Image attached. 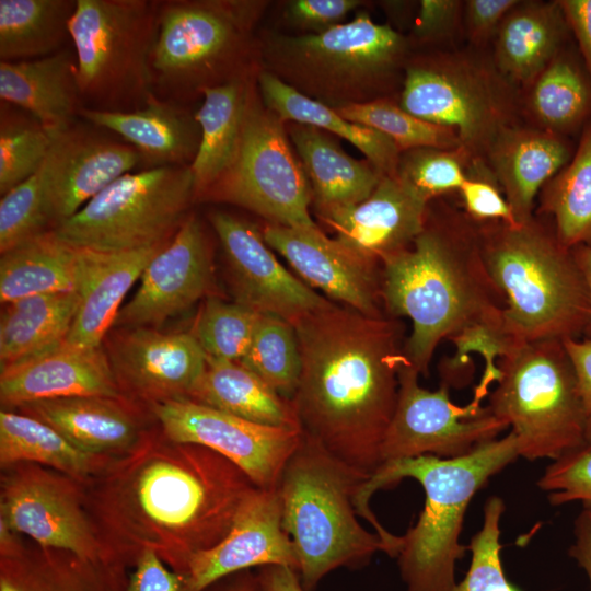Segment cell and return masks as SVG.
<instances>
[{
    "label": "cell",
    "instance_id": "56",
    "mask_svg": "<svg viewBox=\"0 0 591 591\" xmlns=\"http://www.w3.org/2000/svg\"><path fill=\"white\" fill-rule=\"evenodd\" d=\"M591 81V0H558Z\"/></svg>",
    "mask_w": 591,
    "mask_h": 591
},
{
    "label": "cell",
    "instance_id": "13",
    "mask_svg": "<svg viewBox=\"0 0 591 591\" xmlns=\"http://www.w3.org/2000/svg\"><path fill=\"white\" fill-rule=\"evenodd\" d=\"M201 199L245 208L269 224L313 228L312 192L293 154L285 121L248 91L242 139L230 170Z\"/></svg>",
    "mask_w": 591,
    "mask_h": 591
},
{
    "label": "cell",
    "instance_id": "12",
    "mask_svg": "<svg viewBox=\"0 0 591 591\" xmlns=\"http://www.w3.org/2000/svg\"><path fill=\"white\" fill-rule=\"evenodd\" d=\"M406 48L398 32L361 13L323 32L279 38L271 54L293 84L301 83L311 94L339 99L343 106L362 102L366 91L393 74Z\"/></svg>",
    "mask_w": 591,
    "mask_h": 591
},
{
    "label": "cell",
    "instance_id": "44",
    "mask_svg": "<svg viewBox=\"0 0 591 591\" xmlns=\"http://www.w3.org/2000/svg\"><path fill=\"white\" fill-rule=\"evenodd\" d=\"M28 113L1 102L0 194L1 196L33 176L45 162L55 141Z\"/></svg>",
    "mask_w": 591,
    "mask_h": 591
},
{
    "label": "cell",
    "instance_id": "52",
    "mask_svg": "<svg viewBox=\"0 0 591 591\" xmlns=\"http://www.w3.org/2000/svg\"><path fill=\"white\" fill-rule=\"evenodd\" d=\"M519 0H466L463 28L473 47L482 49L493 39L506 15Z\"/></svg>",
    "mask_w": 591,
    "mask_h": 591
},
{
    "label": "cell",
    "instance_id": "34",
    "mask_svg": "<svg viewBox=\"0 0 591 591\" xmlns=\"http://www.w3.org/2000/svg\"><path fill=\"white\" fill-rule=\"evenodd\" d=\"M188 399L258 425L301 430L292 399L239 361L207 358L206 370Z\"/></svg>",
    "mask_w": 591,
    "mask_h": 591
},
{
    "label": "cell",
    "instance_id": "57",
    "mask_svg": "<svg viewBox=\"0 0 591 591\" xmlns=\"http://www.w3.org/2000/svg\"><path fill=\"white\" fill-rule=\"evenodd\" d=\"M573 543L569 555L586 571L591 591V510L582 509L575 520Z\"/></svg>",
    "mask_w": 591,
    "mask_h": 591
},
{
    "label": "cell",
    "instance_id": "18",
    "mask_svg": "<svg viewBox=\"0 0 591 591\" xmlns=\"http://www.w3.org/2000/svg\"><path fill=\"white\" fill-rule=\"evenodd\" d=\"M209 221L224 255L235 302L292 324L332 303L292 275L252 223L224 211H212Z\"/></svg>",
    "mask_w": 591,
    "mask_h": 591
},
{
    "label": "cell",
    "instance_id": "20",
    "mask_svg": "<svg viewBox=\"0 0 591 591\" xmlns=\"http://www.w3.org/2000/svg\"><path fill=\"white\" fill-rule=\"evenodd\" d=\"M262 234L311 288L366 316H387L382 303L381 267L328 237L318 225L268 223Z\"/></svg>",
    "mask_w": 591,
    "mask_h": 591
},
{
    "label": "cell",
    "instance_id": "5",
    "mask_svg": "<svg viewBox=\"0 0 591 591\" xmlns=\"http://www.w3.org/2000/svg\"><path fill=\"white\" fill-rule=\"evenodd\" d=\"M475 223L483 260L505 300L503 332L512 347L591 337L583 275L552 224L535 215L521 224Z\"/></svg>",
    "mask_w": 591,
    "mask_h": 591
},
{
    "label": "cell",
    "instance_id": "42",
    "mask_svg": "<svg viewBox=\"0 0 591 591\" xmlns=\"http://www.w3.org/2000/svg\"><path fill=\"white\" fill-rule=\"evenodd\" d=\"M239 362L277 393L292 399L302 369L293 324L274 314H262L251 347Z\"/></svg>",
    "mask_w": 591,
    "mask_h": 591
},
{
    "label": "cell",
    "instance_id": "41",
    "mask_svg": "<svg viewBox=\"0 0 591 591\" xmlns=\"http://www.w3.org/2000/svg\"><path fill=\"white\" fill-rule=\"evenodd\" d=\"M77 0H0V59L22 61L60 50Z\"/></svg>",
    "mask_w": 591,
    "mask_h": 591
},
{
    "label": "cell",
    "instance_id": "33",
    "mask_svg": "<svg viewBox=\"0 0 591 591\" xmlns=\"http://www.w3.org/2000/svg\"><path fill=\"white\" fill-rule=\"evenodd\" d=\"M248 91L243 78L200 90L204 101L195 114L200 127V141L189 165L196 199L204 197L237 157Z\"/></svg>",
    "mask_w": 591,
    "mask_h": 591
},
{
    "label": "cell",
    "instance_id": "2",
    "mask_svg": "<svg viewBox=\"0 0 591 591\" xmlns=\"http://www.w3.org/2000/svg\"><path fill=\"white\" fill-rule=\"evenodd\" d=\"M293 326L302 369L292 402L302 432L371 476L396 407L402 323L332 302Z\"/></svg>",
    "mask_w": 591,
    "mask_h": 591
},
{
    "label": "cell",
    "instance_id": "15",
    "mask_svg": "<svg viewBox=\"0 0 591 591\" xmlns=\"http://www.w3.org/2000/svg\"><path fill=\"white\" fill-rule=\"evenodd\" d=\"M1 471L0 517L15 532L27 535L42 547L119 566L111 560L85 508L82 483L30 462L15 463Z\"/></svg>",
    "mask_w": 591,
    "mask_h": 591
},
{
    "label": "cell",
    "instance_id": "55",
    "mask_svg": "<svg viewBox=\"0 0 591 591\" xmlns=\"http://www.w3.org/2000/svg\"><path fill=\"white\" fill-rule=\"evenodd\" d=\"M577 375L584 413V438L591 447V337L564 340Z\"/></svg>",
    "mask_w": 591,
    "mask_h": 591
},
{
    "label": "cell",
    "instance_id": "54",
    "mask_svg": "<svg viewBox=\"0 0 591 591\" xmlns=\"http://www.w3.org/2000/svg\"><path fill=\"white\" fill-rule=\"evenodd\" d=\"M357 0H296L290 2V19L304 27L323 32L335 25L359 5Z\"/></svg>",
    "mask_w": 591,
    "mask_h": 591
},
{
    "label": "cell",
    "instance_id": "37",
    "mask_svg": "<svg viewBox=\"0 0 591 591\" xmlns=\"http://www.w3.org/2000/svg\"><path fill=\"white\" fill-rule=\"evenodd\" d=\"M77 291L25 297L2 304L1 367L36 355L67 339L78 306Z\"/></svg>",
    "mask_w": 591,
    "mask_h": 591
},
{
    "label": "cell",
    "instance_id": "30",
    "mask_svg": "<svg viewBox=\"0 0 591 591\" xmlns=\"http://www.w3.org/2000/svg\"><path fill=\"white\" fill-rule=\"evenodd\" d=\"M569 32L558 0L519 1L493 39V60L523 89L565 48Z\"/></svg>",
    "mask_w": 591,
    "mask_h": 591
},
{
    "label": "cell",
    "instance_id": "11",
    "mask_svg": "<svg viewBox=\"0 0 591 591\" xmlns=\"http://www.w3.org/2000/svg\"><path fill=\"white\" fill-rule=\"evenodd\" d=\"M244 1H158L153 83L182 97L243 78L237 73L252 20Z\"/></svg>",
    "mask_w": 591,
    "mask_h": 591
},
{
    "label": "cell",
    "instance_id": "45",
    "mask_svg": "<svg viewBox=\"0 0 591 591\" xmlns=\"http://www.w3.org/2000/svg\"><path fill=\"white\" fill-rule=\"evenodd\" d=\"M260 316L239 302L208 297L192 333L207 358L240 361L251 347Z\"/></svg>",
    "mask_w": 591,
    "mask_h": 591
},
{
    "label": "cell",
    "instance_id": "9",
    "mask_svg": "<svg viewBox=\"0 0 591 591\" xmlns=\"http://www.w3.org/2000/svg\"><path fill=\"white\" fill-rule=\"evenodd\" d=\"M157 22L158 1L77 0L69 33L85 107L132 111L154 93Z\"/></svg>",
    "mask_w": 591,
    "mask_h": 591
},
{
    "label": "cell",
    "instance_id": "38",
    "mask_svg": "<svg viewBox=\"0 0 591 591\" xmlns=\"http://www.w3.org/2000/svg\"><path fill=\"white\" fill-rule=\"evenodd\" d=\"M521 104L532 126L565 137L591 116V81L563 49L522 89Z\"/></svg>",
    "mask_w": 591,
    "mask_h": 591
},
{
    "label": "cell",
    "instance_id": "28",
    "mask_svg": "<svg viewBox=\"0 0 591 591\" xmlns=\"http://www.w3.org/2000/svg\"><path fill=\"white\" fill-rule=\"evenodd\" d=\"M79 116L124 138L149 167L189 166L199 147L200 127L195 115L155 93L132 111L83 106Z\"/></svg>",
    "mask_w": 591,
    "mask_h": 591
},
{
    "label": "cell",
    "instance_id": "51",
    "mask_svg": "<svg viewBox=\"0 0 591 591\" xmlns=\"http://www.w3.org/2000/svg\"><path fill=\"white\" fill-rule=\"evenodd\" d=\"M463 5L460 0H421L415 22L419 40H447L463 27Z\"/></svg>",
    "mask_w": 591,
    "mask_h": 591
},
{
    "label": "cell",
    "instance_id": "32",
    "mask_svg": "<svg viewBox=\"0 0 591 591\" xmlns=\"http://www.w3.org/2000/svg\"><path fill=\"white\" fill-rule=\"evenodd\" d=\"M126 569L25 544L16 555L0 557V591H123Z\"/></svg>",
    "mask_w": 591,
    "mask_h": 591
},
{
    "label": "cell",
    "instance_id": "58",
    "mask_svg": "<svg viewBox=\"0 0 591 591\" xmlns=\"http://www.w3.org/2000/svg\"><path fill=\"white\" fill-rule=\"evenodd\" d=\"M256 576L263 591H304L298 571L287 566H263Z\"/></svg>",
    "mask_w": 591,
    "mask_h": 591
},
{
    "label": "cell",
    "instance_id": "14",
    "mask_svg": "<svg viewBox=\"0 0 591 591\" xmlns=\"http://www.w3.org/2000/svg\"><path fill=\"white\" fill-rule=\"evenodd\" d=\"M419 373L405 359L398 371L396 407L382 443V464L407 457L433 455L454 459L491 441L508 428L476 392L465 406L450 399L449 386L424 389ZM381 464V465H382Z\"/></svg>",
    "mask_w": 591,
    "mask_h": 591
},
{
    "label": "cell",
    "instance_id": "60",
    "mask_svg": "<svg viewBox=\"0 0 591 591\" xmlns=\"http://www.w3.org/2000/svg\"><path fill=\"white\" fill-rule=\"evenodd\" d=\"M24 545L25 543L20 538V534L0 517V557L16 555Z\"/></svg>",
    "mask_w": 591,
    "mask_h": 591
},
{
    "label": "cell",
    "instance_id": "8",
    "mask_svg": "<svg viewBox=\"0 0 591 591\" xmlns=\"http://www.w3.org/2000/svg\"><path fill=\"white\" fill-rule=\"evenodd\" d=\"M399 106L454 130L473 160L484 157L498 134L518 124L521 92L479 48L452 49L405 65Z\"/></svg>",
    "mask_w": 591,
    "mask_h": 591
},
{
    "label": "cell",
    "instance_id": "43",
    "mask_svg": "<svg viewBox=\"0 0 591 591\" xmlns=\"http://www.w3.org/2000/svg\"><path fill=\"white\" fill-rule=\"evenodd\" d=\"M335 109L346 119L385 135L401 152L416 148H461L454 130L422 120L386 99L350 103Z\"/></svg>",
    "mask_w": 591,
    "mask_h": 591
},
{
    "label": "cell",
    "instance_id": "27",
    "mask_svg": "<svg viewBox=\"0 0 591 591\" xmlns=\"http://www.w3.org/2000/svg\"><path fill=\"white\" fill-rule=\"evenodd\" d=\"M166 243L129 252H100L77 247V292L80 301L66 340L83 348L101 347L114 327L128 291Z\"/></svg>",
    "mask_w": 591,
    "mask_h": 591
},
{
    "label": "cell",
    "instance_id": "39",
    "mask_svg": "<svg viewBox=\"0 0 591 591\" xmlns=\"http://www.w3.org/2000/svg\"><path fill=\"white\" fill-rule=\"evenodd\" d=\"M112 459L82 452L53 427L32 416L12 409L0 412L1 468L30 462L56 470L83 484Z\"/></svg>",
    "mask_w": 591,
    "mask_h": 591
},
{
    "label": "cell",
    "instance_id": "49",
    "mask_svg": "<svg viewBox=\"0 0 591 591\" xmlns=\"http://www.w3.org/2000/svg\"><path fill=\"white\" fill-rule=\"evenodd\" d=\"M541 489L549 491L552 505L580 501L591 510V447L584 445L549 464L537 480Z\"/></svg>",
    "mask_w": 591,
    "mask_h": 591
},
{
    "label": "cell",
    "instance_id": "26",
    "mask_svg": "<svg viewBox=\"0 0 591 591\" xmlns=\"http://www.w3.org/2000/svg\"><path fill=\"white\" fill-rule=\"evenodd\" d=\"M571 157L564 136L518 123L498 134L484 161L521 224L534 217L541 189Z\"/></svg>",
    "mask_w": 591,
    "mask_h": 591
},
{
    "label": "cell",
    "instance_id": "25",
    "mask_svg": "<svg viewBox=\"0 0 591 591\" xmlns=\"http://www.w3.org/2000/svg\"><path fill=\"white\" fill-rule=\"evenodd\" d=\"M49 425L82 452L119 456L150 428L148 408L125 397L71 396L39 399L15 409Z\"/></svg>",
    "mask_w": 591,
    "mask_h": 591
},
{
    "label": "cell",
    "instance_id": "47",
    "mask_svg": "<svg viewBox=\"0 0 591 591\" xmlns=\"http://www.w3.org/2000/svg\"><path fill=\"white\" fill-rule=\"evenodd\" d=\"M50 221L40 171L1 196L0 253L47 231Z\"/></svg>",
    "mask_w": 591,
    "mask_h": 591
},
{
    "label": "cell",
    "instance_id": "40",
    "mask_svg": "<svg viewBox=\"0 0 591 591\" xmlns=\"http://www.w3.org/2000/svg\"><path fill=\"white\" fill-rule=\"evenodd\" d=\"M534 215L551 218L568 248L591 247V120L569 162L541 189Z\"/></svg>",
    "mask_w": 591,
    "mask_h": 591
},
{
    "label": "cell",
    "instance_id": "59",
    "mask_svg": "<svg viewBox=\"0 0 591 591\" xmlns=\"http://www.w3.org/2000/svg\"><path fill=\"white\" fill-rule=\"evenodd\" d=\"M205 591H263V589L256 573L247 569L220 579Z\"/></svg>",
    "mask_w": 591,
    "mask_h": 591
},
{
    "label": "cell",
    "instance_id": "21",
    "mask_svg": "<svg viewBox=\"0 0 591 591\" xmlns=\"http://www.w3.org/2000/svg\"><path fill=\"white\" fill-rule=\"evenodd\" d=\"M268 565L287 566L299 573L293 543L282 525L278 487H256L241 503L228 534L190 558L182 575L183 591H205L227 576Z\"/></svg>",
    "mask_w": 591,
    "mask_h": 591
},
{
    "label": "cell",
    "instance_id": "36",
    "mask_svg": "<svg viewBox=\"0 0 591 591\" xmlns=\"http://www.w3.org/2000/svg\"><path fill=\"white\" fill-rule=\"evenodd\" d=\"M78 279V248L50 230L1 254L0 301L77 291Z\"/></svg>",
    "mask_w": 591,
    "mask_h": 591
},
{
    "label": "cell",
    "instance_id": "10",
    "mask_svg": "<svg viewBox=\"0 0 591 591\" xmlns=\"http://www.w3.org/2000/svg\"><path fill=\"white\" fill-rule=\"evenodd\" d=\"M189 166L127 173L54 231L68 244L100 252H129L169 242L195 200Z\"/></svg>",
    "mask_w": 591,
    "mask_h": 591
},
{
    "label": "cell",
    "instance_id": "24",
    "mask_svg": "<svg viewBox=\"0 0 591 591\" xmlns=\"http://www.w3.org/2000/svg\"><path fill=\"white\" fill-rule=\"evenodd\" d=\"M429 204L397 176L384 175L366 200L317 217L336 240L382 267L422 231Z\"/></svg>",
    "mask_w": 591,
    "mask_h": 591
},
{
    "label": "cell",
    "instance_id": "3",
    "mask_svg": "<svg viewBox=\"0 0 591 591\" xmlns=\"http://www.w3.org/2000/svg\"><path fill=\"white\" fill-rule=\"evenodd\" d=\"M381 293L387 316L412 321L403 354L424 376L442 340L502 324L505 300L483 260L476 223L443 201L430 202L413 244L383 262Z\"/></svg>",
    "mask_w": 591,
    "mask_h": 591
},
{
    "label": "cell",
    "instance_id": "23",
    "mask_svg": "<svg viewBox=\"0 0 591 591\" xmlns=\"http://www.w3.org/2000/svg\"><path fill=\"white\" fill-rule=\"evenodd\" d=\"M71 396L124 397L106 350L83 348L63 340L36 355L1 367L2 409Z\"/></svg>",
    "mask_w": 591,
    "mask_h": 591
},
{
    "label": "cell",
    "instance_id": "31",
    "mask_svg": "<svg viewBox=\"0 0 591 591\" xmlns=\"http://www.w3.org/2000/svg\"><path fill=\"white\" fill-rule=\"evenodd\" d=\"M288 132L309 178L317 216L366 200L384 176L368 160L347 154L322 129L293 123Z\"/></svg>",
    "mask_w": 591,
    "mask_h": 591
},
{
    "label": "cell",
    "instance_id": "7",
    "mask_svg": "<svg viewBox=\"0 0 591 591\" xmlns=\"http://www.w3.org/2000/svg\"><path fill=\"white\" fill-rule=\"evenodd\" d=\"M491 413L511 428L519 456L557 460L584 445V413L564 340L518 345L497 361Z\"/></svg>",
    "mask_w": 591,
    "mask_h": 591
},
{
    "label": "cell",
    "instance_id": "29",
    "mask_svg": "<svg viewBox=\"0 0 591 591\" xmlns=\"http://www.w3.org/2000/svg\"><path fill=\"white\" fill-rule=\"evenodd\" d=\"M1 102L18 107L57 136L74 125L83 107L76 55L60 49L22 61H0Z\"/></svg>",
    "mask_w": 591,
    "mask_h": 591
},
{
    "label": "cell",
    "instance_id": "48",
    "mask_svg": "<svg viewBox=\"0 0 591 591\" xmlns=\"http://www.w3.org/2000/svg\"><path fill=\"white\" fill-rule=\"evenodd\" d=\"M503 511L501 498L487 499L483 525L467 547L472 552L467 573L453 591H518L505 576L501 565L500 519Z\"/></svg>",
    "mask_w": 591,
    "mask_h": 591
},
{
    "label": "cell",
    "instance_id": "1",
    "mask_svg": "<svg viewBox=\"0 0 591 591\" xmlns=\"http://www.w3.org/2000/svg\"><path fill=\"white\" fill-rule=\"evenodd\" d=\"M82 485L85 508L114 564L128 568L150 549L179 575L195 554L228 534L257 487L230 460L176 442L158 424Z\"/></svg>",
    "mask_w": 591,
    "mask_h": 591
},
{
    "label": "cell",
    "instance_id": "61",
    "mask_svg": "<svg viewBox=\"0 0 591 591\" xmlns=\"http://www.w3.org/2000/svg\"><path fill=\"white\" fill-rule=\"evenodd\" d=\"M571 250L583 275L591 301V247L580 245Z\"/></svg>",
    "mask_w": 591,
    "mask_h": 591
},
{
    "label": "cell",
    "instance_id": "16",
    "mask_svg": "<svg viewBox=\"0 0 591 591\" xmlns=\"http://www.w3.org/2000/svg\"><path fill=\"white\" fill-rule=\"evenodd\" d=\"M150 412L170 439L221 454L265 489L278 487L302 437V430L258 425L190 399L158 404Z\"/></svg>",
    "mask_w": 591,
    "mask_h": 591
},
{
    "label": "cell",
    "instance_id": "17",
    "mask_svg": "<svg viewBox=\"0 0 591 591\" xmlns=\"http://www.w3.org/2000/svg\"><path fill=\"white\" fill-rule=\"evenodd\" d=\"M121 395L150 410L188 399L207 367V356L192 332L121 327L106 350Z\"/></svg>",
    "mask_w": 591,
    "mask_h": 591
},
{
    "label": "cell",
    "instance_id": "6",
    "mask_svg": "<svg viewBox=\"0 0 591 591\" xmlns=\"http://www.w3.org/2000/svg\"><path fill=\"white\" fill-rule=\"evenodd\" d=\"M369 478L302 432L278 490L282 525L293 543L304 591H315L337 568H359L376 552L387 554L380 535L357 520L356 499Z\"/></svg>",
    "mask_w": 591,
    "mask_h": 591
},
{
    "label": "cell",
    "instance_id": "50",
    "mask_svg": "<svg viewBox=\"0 0 591 591\" xmlns=\"http://www.w3.org/2000/svg\"><path fill=\"white\" fill-rule=\"evenodd\" d=\"M462 209L475 222L519 224L501 188L484 160H473L459 189Z\"/></svg>",
    "mask_w": 591,
    "mask_h": 591
},
{
    "label": "cell",
    "instance_id": "22",
    "mask_svg": "<svg viewBox=\"0 0 591 591\" xmlns=\"http://www.w3.org/2000/svg\"><path fill=\"white\" fill-rule=\"evenodd\" d=\"M74 127L55 137L39 169L54 229L142 162L132 146Z\"/></svg>",
    "mask_w": 591,
    "mask_h": 591
},
{
    "label": "cell",
    "instance_id": "35",
    "mask_svg": "<svg viewBox=\"0 0 591 591\" xmlns=\"http://www.w3.org/2000/svg\"><path fill=\"white\" fill-rule=\"evenodd\" d=\"M258 84L264 105L283 121L334 134L355 146L383 175L396 176L402 152L385 135L346 119L335 108L308 96L271 72L259 73Z\"/></svg>",
    "mask_w": 591,
    "mask_h": 591
},
{
    "label": "cell",
    "instance_id": "53",
    "mask_svg": "<svg viewBox=\"0 0 591 591\" xmlns=\"http://www.w3.org/2000/svg\"><path fill=\"white\" fill-rule=\"evenodd\" d=\"M134 567L123 591H183V576L169 569L153 551H143Z\"/></svg>",
    "mask_w": 591,
    "mask_h": 591
},
{
    "label": "cell",
    "instance_id": "46",
    "mask_svg": "<svg viewBox=\"0 0 591 591\" xmlns=\"http://www.w3.org/2000/svg\"><path fill=\"white\" fill-rule=\"evenodd\" d=\"M473 159L462 148H416L401 153L396 176L430 202L459 192Z\"/></svg>",
    "mask_w": 591,
    "mask_h": 591
},
{
    "label": "cell",
    "instance_id": "4",
    "mask_svg": "<svg viewBox=\"0 0 591 591\" xmlns=\"http://www.w3.org/2000/svg\"><path fill=\"white\" fill-rule=\"evenodd\" d=\"M517 457L518 442L510 431L454 459L421 455L385 462L362 485L356 499L357 512L382 537L389 531L369 508L373 493L405 477L416 479L424 488V509L417 523L402 536L396 557L406 591L454 590L455 564L467 549L460 543L467 506L493 475Z\"/></svg>",
    "mask_w": 591,
    "mask_h": 591
},
{
    "label": "cell",
    "instance_id": "19",
    "mask_svg": "<svg viewBox=\"0 0 591 591\" xmlns=\"http://www.w3.org/2000/svg\"><path fill=\"white\" fill-rule=\"evenodd\" d=\"M212 245L202 223L189 215L155 254L114 327H153L200 300L212 287Z\"/></svg>",
    "mask_w": 591,
    "mask_h": 591
}]
</instances>
